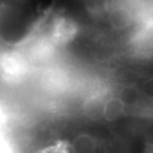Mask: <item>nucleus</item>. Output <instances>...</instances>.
Wrapping results in <instances>:
<instances>
[{"label":"nucleus","mask_w":153,"mask_h":153,"mask_svg":"<svg viewBox=\"0 0 153 153\" xmlns=\"http://www.w3.org/2000/svg\"><path fill=\"white\" fill-rule=\"evenodd\" d=\"M118 99L125 108L134 106L140 99V91L134 85H125L119 91Z\"/></svg>","instance_id":"7ed1b4c3"},{"label":"nucleus","mask_w":153,"mask_h":153,"mask_svg":"<svg viewBox=\"0 0 153 153\" xmlns=\"http://www.w3.org/2000/svg\"><path fill=\"white\" fill-rule=\"evenodd\" d=\"M143 153H153V148H147Z\"/></svg>","instance_id":"39448f33"},{"label":"nucleus","mask_w":153,"mask_h":153,"mask_svg":"<svg viewBox=\"0 0 153 153\" xmlns=\"http://www.w3.org/2000/svg\"><path fill=\"white\" fill-rule=\"evenodd\" d=\"M125 106L118 97L108 100L103 108V115L108 121H115L124 114Z\"/></svg>","instance_id":"f257e3e1"},{"label":"nucleus","mask_w":153,"mask_h":153,"mask_svg":"<svg viewBox=\"0 0 153 153\" xmlns=\"http://www.w3.org/2000/svg\"><path fill=\"white\" fill-rule=\"evenodd\" d=\"M75 153H94L97 150V141L88 134L76 136L73 142Z\"/></svg>","instance_id":"f03ea898"},{"label":"nucleus","mask_w":153,"mask_h":153,"mask_svg":"<svg viewBox=\"0 0 153 153\" xmlns=\"http://www.w3.org/2000/svg\"><path fill=\"white\" fill-rule=\"evenodd\" d=\"M142 93L147 99L153 100V78H150L143 82Z\"/></svg>","instance_id":"20e7f679"}]
</instances>
